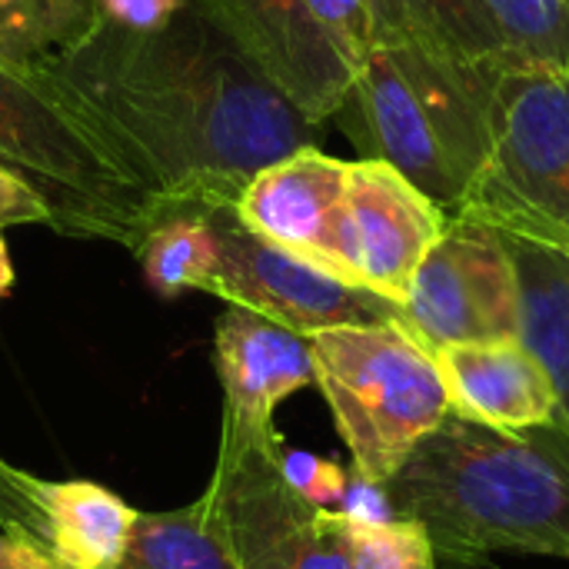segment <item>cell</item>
Segmentation results:
<instances>
[{"label":"cell","instance_id":"obj_1","mask_svg":"<svg viewBox=\"0 0 569 569\" xmlns=\"http://www.w3.org/2000/svg\"><path fill=\"white\" fill-rule=\"evenodd\" d=\"M43 67L170 217L233 210L260 170L320 137V123L193 10L150 33L97 17Z\"/></svg>","mask_w":569,"mask_h":569},{"label":"cell","instance_id":"obj_2","mask_svg":"<svg viewBox=\"0 0 569 569\" xmlns=\"http://www.w3.org/2000/svg\"><path fill=\"white\" fill-rule=\"evenodd\" d=\"M417 523L440 569H487L500 553L569 560V437L493 430L457 413L377 490Z\"/></svg>","mask_w":569,"mask_h":569},{"label":"cell","instance_id":"obj_3","mask_svg":"<svg viewBox=\"0 0 569 569\" xmlns=\"http://www.w3.org/2000/svg\"><path fill=\"white\" fill-rule=\"evenodd\" d=\"M0 163L50 207V227L70 237L140 250L170 217L163 200L110 150L43 60L0 50Z\"/></svg>","mask_w":569,"mask_h":569},{"label":"cell","instance_id":"obj_4","mask_svg":"<svg viewBox=\"0 0 569 569\" xmlns=\"http://www.w3.org/2000/svg\"><path fill=\"white\" fill-rule=\"evenodd\" d=\"M307 347L357 483L380 490L450 413L433 353L400 320L333 327Z\"/></svg>","mask_w":569,"mask_h":569},{"label":"cell","instance_id":"obj_5","mask_svg":"<svg viewBox=\"0 0 569 569\" xmlns=\"http://www.w3.org/2000/svg\"><path fill=\"white\" fill-rule=\"evenodd\" d=\"M493 150L460 213L569 243V70L497 67Z\"/></svg>","mask_w":569,"mask_h":569},{"label":"cell","instance_id":"obj_6","mask_svg":"<svg viewBox=\"0 0 569 569\" xmlns=\"http://www.w3.org/2000/svg\"><path fill=\"white\" fill-rule=\"evenodd\" d=\"M403 327L430 350L520 340V280L490 223L453 213L400 303Z\"/></svg>","mask_w":569,"mask_h":569},{"label":"cell","instance_id":"obj_7","mask_svg":"<svg viewBox=\"0 0 569 569\" xmlns=\"http://www.w3.org/2000/svg\"><path fill=\"white\" fill-rule=\"evenodd\" d=\"M283 443L220 450V487L243 569H353L347 510L303 500L283 477Z\"/></svg>","mask_w":569,"mask_h":569},{"label":"cell","instance_id":"obj_8","mask_svg":"<svg viewBox=\"0 0 569 569\" xmlns=\"http://www.w3.org/2000/svg\"><path fill=\"white\" fill-rule=\"evenodd\" d=\"M220 237V270L210 287L230 307L253 310L300 337L333 327H367L400 320V307L330 277L327 270L267 243L237 223V217L210 213ZM403 323V320H400Z\"/></svg>","mask_w":569,"mask_h":569},{"label":"cell","instance_id":"obj_9","mask_svg":"<svg viewBox=\"0 0 569 569\" xmlns=\"http://www.w3.org/2000/svg\"><path fill=\"white\" fill-rule=\"evenodd\" d=\"M447 213L383 160H353L333 227V273L403 303L417 267L440 240Z\"/></svg>","mask_w":569,"mask_h":569},{"label":"cell","instance_id":"obj_10","mask_svg":"<svg viewBox=\"0 0 569 569\" xmlns=\"http://www.w3.org/2000/svg\"><path fill=\"white\" fill-rule=\"evenodd\" d=\"M227 43H233L290 103L323 123L340 113L353 70L317 27L303 0H190Z\"/></svg>","mask_w":569,"mask_h":569},{"label":"cell","instance_id":"obj_11","mask_svg":"<svg viewBox=\"0 0 569 569\" xmlns=\"http://www.w3.org/2000/svg\"><path fill=\"white\" fill-rule=\"evenodd\" d=\"M137 510L90 480H43L0 457V533L57 569H117Z\"/></svg>","mask_w":569,"mask_h":569},{"label":"cell","instance_id":"obj_12","mask_svg":"<svg viewBox=\"0 0 569 569\" xmlns=\"http://www.w3.org/2000/svg\"><path fill=\"white\" fill-rule=\"evenodd\" d=\"M213 367L223 383V440L220 450L283 443L277 407L313 387L307 337L253 313L227 307L213 333Z\"/></svg>","mask_w":569,"mask_h":569},{"label":"cell","instance_id":"obj_13","mask_svg":"<svg viewBox=\"0 0 569 569\" xmlns=\"http://www.w3.org/2000/svg\"><path fill=\"white\" fill-rule=\"evenodd\" d=\"M343 107H353L357 113V147L363 150V160L390 163L447 217L463 210L467 187L440 147L413 87L380 43H373L357 67Z\"/></svg>","mask_w":569,"mask_h":569},{"label":"cell","instance_id":"obj_14","mask_svg":"<svg viewBox=\"0 0 569 569\" xmlns=\"http://www.w3.org/2000/svg\"><path fill=\"white\" fill-rule=\"evenodd\" d=\"M347 160L327 157L320 147H303L260 170L230 213L267 243L337 277L333 227L347 190Z\"/></svg>","mask_w":569,"mask_h":569},{"label":"cell","instance_id":"obj_15","mask_svg":"<svg viewBox=\"0 0 569 569\" xmlns=\"http://www.w3.org/2000/svg\"><path fill=\"white\" fill-rule=\"evenodd\" d=\"M433 360L450 413L493 430L557 427V390L523 340L443 347Z\"/></svg>","mask_w":569,"mask_h":569},{"label":"cell","instance_id":"obj_16","mask_svg":"<svg viewBox=\"0 0 569 569\" xmlns=\"http://www.w3.org/2000/svg\"><path fill=\"white\" fill-rule=\"evenodd\" d=\"M500 237L520 280V340L547 370L557 390V427L569 437V243L507 230Z\"/></svg>","mask_w":569,"mask_h":569},{"label":"cell","instance_id":"obj_17","mask_svg":"<svg viewBox=\"0 0 569 569\" xmlns=\"http://www.w3.org/2000/svg\"><path fill=\"white\" fill-rule=\"evenodd\" d=\"M117 569H243L217 483L167 513H137Z\"/></svg>","mask_w":569,"mask_h":569},{"label":"cell","instance_id":"obj_18","mask_svg":"<svg viewBox=\"0 0 569 569\" xmlns=\"http://www.w3.org/2000/svg\"><path fill=\"white\" fill-rule=\"evenodd\" d=\"M377 37H407L470 67H503L500 37L480 0H373Z\"/></svg>","mask_w":569,"mask_h":569},{"label":"cell","instance_id":"obj_19","mask_svg":"<svg viewBox=\"0 0 569 569\" xmlns=\"http://www.w3.org/2000/svg\"><path fill=\"white\" fill-rule=\"evenodd\" d=\"M140 263L147 283L173 300L183 290L210 293L220 270V237L210 217L173 213L160 220L140 243Z\"/></svg>","mask_w":569,"mask_h":569},{"label":"cell","instance_id":"obj_20","mask_svg":"<svg viewBox=\"0 0 569 569\" xmlns=\"http://www.w3.org/2000/svg\"><path fill=\"white\" fill-rule=\"evenodd\" d=\"M490 17L503 67L569 70V0H480Z\"/></svg>","mask_w":569,"mask_h":569},{"label":"cell","instance_id":"obj_21","mask_svg":"<svg viewBox=\"0 0 569 569\" xmlns=\"http://www.w3.org/2000/svg\"><path fill=\"white\" fill-rule=\"evenodd\" d=\"M93 20L87 0H0V50L20 60H50L77 43Z\"/></svg>","mask_w":569,"mask_h":569},{"label":"cell","instance_id":"obj_22","mask_svg":"<svg viewBox=\"0 0 569 569\" xmlns=\"http://www.w3.org/2000/svg\"><path fill=\"white\" fill-rule=\"evenodd\" d=\"M350 560L353 569H440L427 533L407 520H367L350 513Z\"/></svg>","mask_w":569,"mask_h":569},{"label":"cell","instance_id":"obj_23","mask_svg":"<svg viewBox=\"0 0 569 569\" xmlns=\"http://www.w3.org/2000/svg\"><path fill=\"white\" fill-rule=\"evenodd\" d=\"M317 27L357 73L373 47V0H303Z\"/></svg>","mask_w":569,"mask_h":569},{"label":"cell","instance_id":"obj_24","mask_svg":"<svg viewBox=\"0 0 569 569\" xmlns=\"http://www.w3.org/2000/svg\"><path fill=\"white\" fill-rule=\"evenodd\" d=\"M283 477L290 480V487L310 500L313 507H323V510H340L343 497H347V473L330 463V460H320V457H310V453H300V450H283Z\"/></svg>","mask_w":569,"mask_h":569},{"label":"cell","instance_id":"obj_25","mask_svg":"<svg viewBox=\"0 0 569 569\" xmlns=\"http://www.w3.org/2000/svg\"><path fill=\"white\" fill-rule=\"evenodd\" d=\"M97 3L113 27H123L133 33L160 30L183 10V0H97Z\"/></svg>","mask_w":569,"mask_h":569},{"label":"cell","instance_id":"obj_26","mask_svg":"<svg viewBox=\"0 0 569 569\" xmlns=\"http://www.w3.org/2000/svg\"><path fill=\"white\" fill-rule=\"evenodd\" d=\"M17 223H50V207L33 187L0 163V227Z\"/></svg>","mask_w":569,"mask_h":569},{"label":"cell","instance_id":"obj_27","mask_svg":"<svg viewBox=\"0 0 569 569\" xmlns=\"http://www.w3.org/2000/svg\"><path fill=\"white\" fill-rule=\"evenodd\" d=\"M0 569H57L50 560H43L40 553H33L30 547L10 540L0 533Z\"/></svg>","mask_w":569,"mask_h":569},{"label":"cell","instance_id":"obj_28","mask_svg":"<svg viewBox=\"0 0 569 569\" xmlns=\"http://www.w3.org/2000/svg\"><path fill=\"white\" fill-rule=\"evenodd\" d=\"M10 287H13V267H10L7 243H3V237H0V300L10 293Z\"/></svg>","mask_w":569,"mask_h":569}]
</instances>
